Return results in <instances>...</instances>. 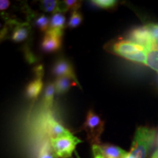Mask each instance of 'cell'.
<instances>
[{
  "label": "cell",
  "mask_w": 158,
  "mask_h": 158,
  "mask_svg": "<svg viewBox=\"0 0 158 158\" xmlns=\"http://www.w3.org/2000/svg\"><path fill=\"white\" fill-rule=\"evenodd\" d=\"M156 130L147 127H139L134 135L130 152L126 158H146L155 141Z\"/></svg>",
  "instance_id": "obj_1"
},
{
  "label": "cell",
  "mask_w": 158,
  "mask_h": 158,
  "mask_svg": "<svg viewBox=\"0 0 158 158\" xmlns=\"http://www.w3.org/2000/svg\"><path fill=\"white\" fill-rule=\"evenodd\" d=\"M83 129L86 132L89 142L92 146L100 143V136L104 130V121L93 110H90L88 112Z\"/></svg>",
  "instance_id": "obj_2"
},
{
  "label": "cell",
  "mask_w": 158,
  "mask_h": 158,
  "mask_svg": "<svg viewBox=\"0 0 158 158\" xmlns=\"http://www.w3.org/2000/svg\"><path fill=\"white\" fill-rule=\"evenodd\" d=\"M51 145L59 158H70L76 146L82 141L73 134L50 140Z\"/></svg>",
  "instance_id": "obj_3"
},
{
  "label": "cell",
  "mask_w": 158,
  "mask_h": 158,
  "mask_svg": "<svg viewBox=\"0 0 158 158\" xmlns=\"http://www.w3.org/2000/svg\"><path fill=\"white\" fill-rule=\"evenodd\" d=\"M146 48L130 40H122L112 44L110 50L114 54L124 58L134 53L145 51Z\"/></svg>",
  "instance_id": "obj_4"
},
{
  "label": "cell",
  "mask_w": 158,
  "mask_h": 158,
  "mask_svg": "<svg viewBox=\"0 0 158 158\" xmlns=\"http://www.w3.org/2000/svg\"><path fill=\"white\" fill-rule=\"evenodd\" d=\"M63 31L50 29L45 32L41 43V48L45 52H54L59 50L62 44Z\"/></svg>",
  "instance_id": "obj_5"
},
{
  "label": "cell",
  "mask_w": 158,
  "mask_h": 158,
  "mask_svg": "<svg viewBox=\"0 0 158 158\" xmlns=\"http://www.w3.org/2000/svg\"><path fill=\"white\" fill-rule=\"evenodd\" d=\"M128 40L141 45L146 49L156 41L152 36L147 26L138 27L133 29L128 35Z\"/></svg>",
  "instance_id": "obj_6"
},
{
  "label": "cell",
  "mask_w": 158,
  "mask_h": 158,
  "mask_svg": "<svg viewBox=\"0 0 158 158\" xmlns=\"http://www.w3.org/2000/svg\"><path fill=\"white\" fill-rule=\"evenodd\" d=\"M53 73L59 77H70L77 80L74 73L73 68L70 62L64 59H60L57 60L53 67Z\"/></svg>",
  "instance_id": "obj_7"
},
{
  "label": "cell",
  "mask_w": 158,
  "mask_h": 158,
  "mask_svg": "<svg viewBox=\"0 0 158 158\" xmlns=\"http://www.w3.org/2000/svg\"><path fill=\"white\" fill-rule=\"evenodd\" d=\"M37 70V78L29 83L27 87V95L30 99L36 98L43 89V68L39 67Z\"/></svg>",
  "instance_id": "obj_8"
},
{
  "label": "cell",
  "mask_w": 158,
  "mask_h": 158,
  "mask_svg": "<svg viewBox=\"0 0 158 158\" xmlns=\"http://www.w3.org/2000/svg\"><path fill=\"white\" fill-rule=\"evenodd\" d=\"M147 51V60L146 65L152 70L158 72V42L155 41Z\"/></svg>",
  "instance_id": "obj_9"
},
{
  "label": "cell",
  "mask_w": 158,
  "mask_h": 158,
  "mask_svg": "<svg viewBox=\"0 0 158 158\" xmlns=\"http://www.w3.org/2000/svg\"><path fill=\"white\" fill-rule=\"evenodd\" d=\"M56 92L58 94H64L70 89L71 86L78 85V81L70 77H59L54 83Z\"/></svg>",
  "instance_id": "obj_10"
},
{
  "label": "cell",
  "mask_w": 158,
  "mask_h": 158,
  "mask_svg": "<svg viewBox=\"0 0 158 158\" xmlns=\"http://www.w3.org/2000/svg\"><path fill=\"white\" fill-rule=\"evenodd\" d=\"M29 25L27 23H15V29L11 38L15 42H21L27 38L29 35Z\"/></svg>",
  "instance_id": "obj_11"
},
{
  "label": "cell",
  "mask_w": 158,
  "mask_h": 158,
  "mask_svg": "<svg viewBox=\"0 0 158 158\" xmlns=\"http://www.w3.org/2000/svg\"><path fill=\"white\" fill-rule=\"evenodd\" d=\"M100 147L106 158H126L128 154L124 149L116 146L106 144Z\"/></svg>",
  "instance_id": "obj_12"
},
{
  "label": "cell",
  "mask_w": 158,
  "mask_h": 158,
  "mask_svg": "<svg viewBox=\"0 0 158 158\" xmlns=\"http://www.w3.org/2000/svg\"><path fill=\"white\" fill-rule=\"evenodd\" d=\"M37 158H59L56 155L51 145L49 140L45 141L40 146Z\"/></svg>",
  "instance_id": "obj_13"
},
{
  "label": "cell",
  "mask_w": 158,
  "mask_h": 158,
  "mask_svg": "<svg viewBox=\"0 0 158 158\" xmlns=\"http://www.w3.org/2000/svg\"><path fill=\"white\" fill-rule=\"evenodd\" d=\"M56 92L55 89V85L54 83H51L47 86L45 91L44 100H43V104L45 109H50L52 107L53 102H54V96Z\"/></svg>",
  "instance_id": "obj_14"
},
{
  "label": "cell",
  "mask_w": 158,
  "mask_h": 158,
  "mask_svg": "<svg viewBox=\"0 0 158 158\" xmlns=\"http://www.w3.org/2000/svg\"><path fill=\"white\" fill-rule=\"evenodd\" d=\"M65 24V17L62 13L56 12L51 17L50 21V29L63 30Z\"/></svg>",
  "instance_id": "obj_15"
},
{
  "label": "cell",
  "mask_w": 158,
  "mask_h": 158,
  "mask_svg": "<svg viewBox=\"0 0 158 158\" xmlns=\"http://www.w3.org/2000/svg\"><path fill=\"white\" fill-rule=\"evenodd\" d=\"M124 59L131 61V62L146 64V60H147V51L145 50L143 51L134 53L133 54L128 55V56H125Z\"/></svg>",
  "instance_id": "obj_16"
},
{
  "label": "cell",
  "mask_w": 158,
  "mask_h": 158,
  "mask_svg": "<svg viewBox=\"0 0 158 158\" xmlns=\"http://www.w3.org/2000/svg\"><path fill=\"white\" fill-rule=\"evenodd\" d=\"M41 8L45 12L52 13V12H57L59 6V2L55 0H44L40 3Z\"/></svg>",
  "instance_id": "obj_17"
},
{
  "label": "cell",
  "mask_w": 158,
  "mask_h": 158,
  "mask_svg": "<svg viewBox=\"0 0 158 158\" xmlns=\"http://www.w3.org/2000/svg\"><path fill=\"white\" fill-rule=\"evenodd\" d=\"M35 23L37 27L43 31L47 32L50 29V21L48 18L44 15H40L35 21Z\"/></svg>",
  "instance_id": "obj_18"
},
{
  "label": "cell",
  "mask_w": 158,
  "mask_h": 158,
  "mask_svg": "<svg viewBox=\"0 0 158 158\" xmlns=\"http://www.w3.org/2000/svg\"><path fill=\"white\" fill-rule=\"evenodd\" d=\"M83 21L82 15L77 10L73 11L71 14L68 22V27L70 28H76Z\"/></svg>",
  "instance_id": "obj_19"
},
{
  "label": "cell",
  "mask_w": 158,
  "mask_h": 158,
  "mask_svg": "<svg viewBox=\"0 0 158 158\" xmlns=\"http://www.w3.org/2000/svg\"><path fill=\"white\" fill-rule=\"evenodd\" d=\"M92 2L100 8L103 9L112 8L117 4V2L114 0H94L92 1Z\"/></svg>",
  "instance_id": "obj_20"
},
{
  "label": "cell",
  "mask_w": 158,
  "mask_h": 158,
  "mask_svg": "<svg viewBox=\"0 0 158 158\" xmlns=\"http://www.w3.org/2000/svg\"><path fill=\"white\" fill-rule=\"evenodd\" d=\"M149 29L154 40L158 42V23H152L146 25Z\"/></svg>",
  "instance_id": "obj_21"
},
{
  "label": "cell",
  "mask_w": 158,
  "mask_h": 158,
  "mask_svg": "<svg viewBox=\"0 0 158 158\" xmlns=\"http://www.w3.org/2000/svg\"><path fill=\"white\" fill-rule=\"evenodd\" d=\"M92 153H93V158H106L100 145L92 146Z\"/></svg>",
  "instance_id": "obj_22"
},
{
  "label": "cell",
  "mask_w": 158,
  "mask_h": 158,
  "mask_svg": "<svg viewBox=\"0 0 158 158\" xmlns=\"http://www.w3.org/2000/svg\"><path fill=\"white\" fill-rule=\"evenodd\" d=\"M9 5L10 2L7 1V0H1V2H0V9H1L2 11L7 10V7H9Z\"/></svg>",
  "instance_id": "obj_23"
},
{
  "label": "cell",
  "mask_w": 158,
  "mask_h": 158,
  "mask_svg": "<svg viewBox=\"0 0 158 158\" xmlns=\"http://www.w3.org/2000/svg\"><path fill=\"white\" fill-rule=\"evenodd\" d=\"M151 158H158V149L153 153V155L152 156Z\"/></svg>",
  "instance_id": "obj_24"
},
{
  "label": "cell",
  "mask_w": 158,
  "mask_h": 158,
  "mask_svg": "<svg viewBox=\"0 0 158 158\" xmlns=\"http://www.w3.org/2000/svg\"><path fill=\"white\" fill-rule=\"evenodd\" d=\"M75 153H76V157H77V158H80V157H79V156H78V153H77V152H75Z\"/></svg>",
  "instance_id": "obj_25"
}]
</instances>
